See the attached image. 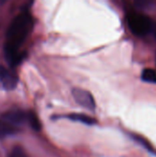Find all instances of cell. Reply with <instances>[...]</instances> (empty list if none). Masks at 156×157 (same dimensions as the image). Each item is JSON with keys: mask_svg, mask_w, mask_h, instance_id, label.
Wrapping results in <instances>:
<instances>
[{"mask_svg": "<svg viewBox=\"0 0 156 157\" xmlns=\"http://www.w3.org/2000/svg\"><path fill=\"white\" fill-rule=\"evenodd\" d=\"M155 38H156V29H155Z\"/></svg>", "mask_w": 156, "mask_h": 157, "instance_id": "obj_11", "label": "cell"}, {"mask_svg": "<svg viewBox=\"0 0 156 157\" xmlns=\"http://www.w3.org/2000/svg\"><path fill=\"white\" fill-rule=\"evenodd\" d=\"M155 62H156V55H155Z\"/></svg>", "mask_w": 156, "mask_h": 157, "instance_id": "obj_12", "label": "cell"}, {"mask_svg": "<svg viewBox=\"0 0 156 157\" xmlns=\"http://www.w3.org/2000/svg\"><path fill=\"white\" fill-rule=\"evenodd\" d=\"M18 78L8 68L0 65V87L5 90H12L17 86Z\"/></svg>", "mask_w": 156, "mask_h": 157, "instance_id": "obj_4", "label": "cell"}, {"mask_svg": "<svg viewBox=\"0 0 156 157\" xmlns=\"http://www.w3.org/2000/svg\"><path fill=\"white\" fill-rule=\"evenodd\" d=\"M127 21L131 31L137 36H145L153 29L151 18L139 12L128 13Z\"/></svg>", "mask_w": 156, "mask_h": 157, "instance_id": "obj_2", "label": "cell"}, {"mask_svg": "<svg viewBox=\"0 0 156 157\" xmlns=\"http://www.w3.org/2000/svg\"><path fill=\"white\" fill-rule=\"evenodd\" d=\"M10 157H27V155L25 154L24 150L21 147H15L10 154Z\"/></svg>", "mask_w": 156, "mask_h": 157, "instance_id": "obj_10", "label": "cell"}, {"mask_svg": "<svg viewBox=\"0 0 156 157\" xmlns=\"http://www.w3.org/2000/svg\"><path fill=\"white\" fill-rule=\"evenodd\" d=\"M2 119L10 125H19L27 121V113L19 109L8 110L2 114Z\"/></svg>", "mask_w": 156, "mask_h": 157, "instance_id": "obj_5", "label": "cell"}, {"mask_svg": "<svg viewBox=\"0 0 156 157\" xmlns=\"http://www.w3.org/2000/svg\"><path fill=\"white\" fill-rule=\"evenodd\" d=\"M68 118L72 121H79V122H82L86 125H94L97 123L96 119H94L88 115L82 114V113H72V114L68 115Z\"/></svg>", "mask_w": 156, "mask_h": 157, "instance_id": "obj_6", "label": "cell"}, {"mask_svg": "<svg viewBox=\"0 0 156 157\" xmlns=\"http://www.w3.org/2000/svg\"><path fill=\"white\" fill-rule=\"evenodd\" d=\"M27 121H29V125L31 126V128L36 131V132H40L41 130V123L37 116V114L33 111H29L27 113Z\"/></svg>", "mask_w": 156, "mask_h": 157, "instance_id": "obj_7", "label": "cell"}, {"mask_svg": "<svg viewBox=\"0 0 156 157\" xmlns=\"http://www.w3.org/2000/svg\"><path fill=\"white\" fill-rule=\"evenodd\" d=\"M142 79L144 82H148V83H156V71L151 68H147L144 69L142 73Z\"/></svg>", "mask_w": 156, "mask_h": 157, "instance_id": "obj_8", "label": "cell"}, {"mask_svg": "<svg viewBox=\"0 0 156 157\" xmlns=\"http://www.w3.org/2000/svg\"><path fill=\"white\" fill-rule=\"evenodd\" d=\"M131 137H132V139H133L134 141H136L139 144L143 145V146L144 148H146L148 151H150V152H154V148H153V146H152V144H151L145 138H143V136L133 133V134H131Z\"/></svg>", "mask_w": 156, "mask_h": 157, "instance_id": "obj_9", "label": "cell"}, {"mask_svg": "<svg viewBox=\"0 0 156 157\" xmlns=\"http://www.w3.org/2000/svg\"><path fill=\"white\" fill-rule=\"evenodd\" d=\"M33 28V19L27 13L17 15L10 23L6 31V40L5 43V52L18 51L21 44L26 40Z\"/></svg>", "mask_w": 156, "mask_h": 157, "instance_id": "obj_1", "label": "cell"}, {"mask_svg": "<svg viewBox=\"0 0 156 157\" xmlns=\"http://www.w3.org/2000/svg\"><path fill=\"white\" fill-rule=\"evenodd\" d=\"M73 97L76 103L83 108L89 110H94L96 109L95 98L89 91L83 88H74Z\"/></svg>", "mask_w": 156, "mask_h": 157, "instance_id": "obj_3", "label": "cell"}]
</instances>
